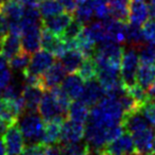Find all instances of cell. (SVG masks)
Here are the masks:
<instances>
[{
    "label": "cell",
    "instance_id": "6da1fadb",
    "mask_svg": "<svg viewBox=\"0 0 155 155\" xmlns=\"http://www.w3.org/2000/svg\"><path fill=\"white\" fill-rule=\"evenodd\" d=\"M124 110L118 97L104 96L96 105L93 106L88 122L104 128L121 124Z\"/></svg>",
    "mask_w": 155,
    "mask_h": 155
},
{
    "label": "cell",
    "instance_id": "7a4b0ae2",
    "mask_svg": "<svg viewBox=\"0 0 155 155\" xmlns=\"http://www.w3.org/2000/svg\"><path fill=\"white\" fill-rule=\"evenodd\" d=\"M124 49L116 43L107 41L100 44V47L96 49L94 60L98 69L119 72L123 60Z\"/></svg>",
    "mask_w": 155,
    "mask_h": 155
},
{
    "label": "cell",
    "instance_id": "3957f363",
    "mask_svg": "<svg viewBox=\"0 0 155 155\" xmlns=\"http://www.w3.org/2000/svg\"><path fill=\"white\" fill-rule=\"evenodd\" d=\"M139 55L135 49H129L124 52L120 66V79L124 90L127 86L136 82V73L139 67Z\"/></svg>",
    "mask_w": 155,
    "mask_h": 155
},
{
    "label": "cell",
    "instance_id": "277c9868",
    "mask_svg": "<svg viewBox=\"0 0 155 155\" xmlns=\"http://www.w3.org/2000/svg\"><path fill=\"white\" fill-rule=\"evenodd\" d=\"M21 132L29 141H40L45 130L43 119L36 113H27L19 123Z\"/></svg>",
    "mask_w": 155,
    "mask_h": 155
},
{
    "label": "cell",
    "instance_id": "5b68a950",
    "mask_svg": "<svg viewBox=\"0 0 155 155\" xmlns=\"http://www.w3.org/2000/svg\"><path fill=\"white\" fill-rule=\"evenodd\" d=\"M25 139L18 124L8 126L3 134V143L8 155H22L25 150Z\"/></svg>",
    "mask_w": 155,
    "mask_h": 155
},
{
    "label": "cell",
    "instance_id": "8992f818",
    "mask_svg": "<svg viewBox=\"0 0 155 155\" xmlns=\"http://www.w3.org/2000/svg\"><path fill=\"white\" fill-rule=\"evenodd\" d=\"M108 155H137L130 133L124 132L118 138L109 143L104 148Z\"/></svg>",
    "mask_w": 155,
    "mask_h": 155
},
{
    "label": "cell",
    "instance_id": "52a82bcc",
    "mask_svg": "<svg viewBox=\"0 0 155 155\" xmlns=\"http://www.w3.org/2000/svg\"><path fill=\"white\" fill-rule=\"evenodd\" d=\"M41 33L42 25H37L28 27L22 30L21 33V46L22 50L30 54H34L41 48Z\"/></svg>",
    "mask_w": 155,
    "mask_h": 155
},
{
    "label": "cell",
    "instance_id": "ba28073f",
    "mask_svg": "<svg viewBox=\"0 0 155 155\" xmlns=\"http://www.w3.org/2000/svg\"><path fill=\"white\" fill-rule=\"evenodd\" d=\"M38 113L45 121L60 116L67 117V114L63 112V110L58 104L57 100L55 99L53 93L50 90L45 91V93H43L42 99H41L38 106Z\"/></svg>",
    "mask_w": 155,
    "mask_h": 155
},
{
    "label": "cell",
    "instance_id": "9c48e42d",
    "mask_svg": "<svg viewBox=\"0 0 155 155\" xmlns=\"http://www.w3.org/2000/svg\"><path fill=\"white\" fill-rule=\"evenodd\" d=\"M41 49L52 53L57 58H60L68 51L67 45L61 39L60 35L43 28L41 33Z\"/></svg>",
    "mask_w": 155,
    "mask_h": 155
},
{
    "label": "cell",
    "instance_id": "30bf717a",
    "mask_svg": "<svg viewBox=\"0 0 155 155\" xmlns=\"http://www.w3.org/2000/svg\"><path fill=\"white\" fill-rule=\"evenodd\" d=\"M55 62V56L50 52L41 49L35 52L31 58L28 68L25 71L36 76H42Z\"/></svg>",
    "mask_w": 155,
    "mask_h": 155
},
{
    "label": "cell",
    "instance_id": "8fae6325",
    "mask_svg": "<svg viewBox=\"0 0 155 155\" xmlns=\"http://www.w3.org/2000/svg\"><path fill=\"white\" fill-rule=\"evenodd\" d=\"M64 118L65 117L60 116L45 121L40 143L47 146H53L61 141V130Z\"/></svg>",
    "mask_w": 155,
    "mask_h": 155
},
{
    "label": "cell",
    "instance_id": "7c38bea8",
    "mask_svg": "<svg viewBox=\"0 0 155 155\" xmlns=\"http://www.w3.org/2000/svg\"><path fill=\"white\" fill-rule=\"evenodd\" d=\"M86 136V126L84 123L64 120L61 130V141L63 143H78Z\"/></svg>",
    "mask_w": 155,
    "mask_h": 155
},
{
    "label": "cell",
    "instance_id": "4fadbf2b",
    "mask_svg": "<svg viewBox=\"0 0 155 155\" xmlns=\"http://www.w3.org/2000/svg\"><path fill=\"white\" fill-rule=\"evenodd\" d=\"M67 70L60 61H55L54 64L42 75V83L45 91L51 90L52 88L61 85L65 78Z\"/></svg>",
    "mask_w": 155,
    "mask_h": 155
},
{
    "label": "cell",
    "instance_id": "5bb4252c",
    "mask_svg": "<svg viewBox=\"0 0 155 155\" xmlns=\"http://www.w3.org/2000/svg\"><path fill=\"white\" fill-rule=\"evenodd\" d=\"M73 19L74 18L71 13L62 12L60 14L54 15V16L42 18L41 19V25H42L43 29H47L49 31L53 32V33L61 35L65 28L70 25V23Z\"/></svg>",
    "mask_w": 155,
    "mask_h": 155
},
{
    "label": "cell",
    "instance_id": "9a60e30c",
    "mask_svg": "<svg viewBox=\"0 0 155 155\" xmlns=\"http://www.w3.org/2000/svg\"><path fill=\"white\" fill-rule=\"evenodd\" d=\"M106 96L102 86L99 84L97 79L88 81L84 87V90L80 96L79 100L84 101L89 106H94Z\"/></svg>",
    "mask_w": 155,
    "mask_h": 155
},
{
    "label": "cell",
    "instance_id": "2e32d148",
    "mask_svg": "<svg viewBox=\"0 0 155 155\" xmlns=\"http://www.w3.org/2000/svg\"><path fill=\"white\" fill-rule=\"evenodd\" d=\"M154 131L148 126L138 132L132 134V139L134 143L137 154H150L152 153V146L154 139Z\"/></svg>",
    "mask_w": 155,
    "mask_h": 155
},
{
    "label": "cell",
    "instance_id": "e0dca14e",
    "mask_svg": "<svg viewBox=\"0 0 155 155\" xmlns=\"http://www.w3.org/2000/svg\"><path fill=\"white\" fill-rule=\"evenodd\" d=\"M104 23L106 26L110 41L116 44H121L127 41V25L120 20H117L112 17L104 19Z\"/></svg>",
    "mask_w": 155,
    "mask_h": 155
},
{
    "label": "cell",
    "instance_id": "ac0fdd59",
    "mask_svg": "<svg viewBox=\"0 0 155 155\" xmlns=\"http://www.w3.org/2000/svg\"><path fill=\"white\" fill-rule=\"evenodd\" d=\"M45 90L40 87L31 86V85H25L22 88V98L25 100V111L28 113H36L38 112V106Z\"/></svg>",
    "mask_w": 155,
    "mask_h": 155
},
{
    "label": "cell",
    "instance_id": "d6986e66",
    "mask_svg": "<svg viewBox=\"0 0 155 155\" xmlns=\"http://www.w3.org/2000/svg\"><path fill=\"white\" fill-rule=\"evenodd\" d=\"M22 51V46H21V36L18 34L10 33L8 32L2 39L1 43V52L0 53L8 60H12L15 55Z\"/></svg>",
    "mask_w": 155,
    "mask_h": 155
},
{
    "label": "cell",
    "instance_id": "ffe728a7",
    "mask_svg": "<svg viewBox=\"0 0 155 155\" xmlns=\"http://www.w3.org/2000/svg\"><path fill=\"white\" fill-rule=\"evenodd\" d=\"M60 86L72 100H78L84 90V81L79 77L78 73H70L64 78Z\"/></svg>",
    "mask_w": 155,
    "mask_h": 155
},
{
    "label": "cell",
    "instance_id": "44dd1931",
    "mask_svg": "<svg viewBox=\"0 0 155 155\" xmlns=\"http://www.w3.org/2000/svg\"><path fill=\"white\" fill-rule=\"evenodd\" d=\"M149 18V5L143 0H131L129 21L135 26H143Z\"/></svg>",
    "mask_w": 155,
    "mask_h": 155
},
{
    "label": "cell",
    "instance_id": "7402d4cb",
    "mask_svg": "<svg viewBox=\"0 0 155 155\" xmlns=\"http://www.w3.org/2000/svg\"><path fill=\"white\" fill-rule=\"evenodd\" d=\"M90 113L91 111L89 108L88 104H86L84 101L78 99L71 103L69 110H68L67 117L69 120L84 124L86 122H88Z\"/></svg>",
    "mask_w": 155,
    "mask_h": 155
},
{
    "label": "cell",
    "instance_id": "603a6c76",
    "mask_svg": "<svg viewBox=\"0 0 155 155\" xmlns=\"http://www.w3.org/2000/svg\"><path fill=\"white\" fill-rule=\"evenodd\" d=\"M108 4L112 18L128 23L131 0H108Z\"/></svg>",
    "mask_w": 155,
    "mask_h": 155
},
{
    "label": "cell",
    "instance_id": "cb8c5ba5",
    "mask_svg": "<svg viewBox=\"0 0 155 155\" xmlns=\"http://www.w3.org/2000/svg\"><path fill=\"white\" fill-rule=\"evenodd\" d=\"M121 125L124 126V131L130 133V134L138 132V131H141L143 129H147L149 126L147 120L145 119V117L143 116L140 112H135L124 116Z\"/></svg>",
    "mask_w": 155,
    "mask_h": 155
},
{
    "label": "cell",
    "instance_id": "d4e9b609",
    "mask_svg": "<svg viewBox=\"0 0 155 155\" xmlns=\"http://www.w3.org/2000/svg\"><path fill=\"white\" fill-rule=\"evenodd\" d=\"M84 54L78 50H68L60 58V62L62 63L63 67L69 73H75L79 69L80 65L84 60Z\"/></svg>",
    "mask_w": 155,
    "mask_h": 155
},
{
    "label": "cell",
    "instance_id": "484cf974",
    "mask_svg": "<svg viewBox=\"0 0 155 155\" xmlns=\"http://www.w3.org/2000/svg\"><path fill=\"white\" fill-rule=\"evenodd\" d=\"M0 9L8 23H18L25 14V5L18 0H10Z\"/></svg>",
    "mask_w": 155,
    "mask_h": 155
},
{
    "label": "cell",
    "instance_id": "4316f807",
    "mask_svg": "<svg viewBox=\"0 0 155 155\" xmlns=\"http://www.w3.org/2000/svg\"><path fill=\"white\" fill-rule=\"evenodd\" d=\"M84 32L95 44H104L107 43V41H110L106 26L101 21H96V23H90L89 26L84 27Z\"/></svg>",
    "mask_w": 155,
    "mask_h": 155
},
{
    "label": "cell",
    "instance_id": "83f0119b",
    "mask_svg": "<svg viewBox=\"0 0 155 155\" xmlns=\"http://www.w3.org/2000/svg\"><path fill=\"white\" fill-rule=\"evenodd\" d=\"M155 81V64H139L136 82L143 88H149Z\"/></svg>",
    "mask_w": 155,
    "mask_h": 155
},
{
    "label": "cell",
    "instance_id": "f1b7e54d",
    "mask_svg": "<svg viewBox=\"0 0 155 155\" xmlns=\"http://www.w3.org/2000/svg\"><path fill=\"white\" fill-rule=\"evenodd\" d=\"M95 2L96 0H78L75 11L76 19L81 21L82 23L90 21L95 14Z\"/></svg>",
    "mask_w": 155,
    "mask_h": 155
},
{
    "label": "cell",
    "instance_id": "f546056e",
    "mask_svg": "<svg viewBox=\"0 0 155 155\" xmlns=\"http://www.w3.org/2000/svg\"><path fill=\"white\" fill-rule=\"evenodd\" d=\"M124 93H128L130 97H132L139 105L143 107L146 103H148L149 101H151V96L148 91H146V88H143L141 85H139L137 82H135L134 84L127 86L124 88Z\"/></svg>",
    "mask_w": 155,
    "mask_h": 155
},
{
    "label": "cell",
    "instance_id": "4dcf8cb0",
    "mask_svg": "<svg viewBox=\"0 0 155 155\" xmlns=\"http://www.w3.org/2000/svg\"><path fill=\"white\" fill-rule=\"evenodd\" d=\"M77 73L84 82H88V81L94 80V79L97 78L98 67L94 58H84L82 64L80 65L79 69L77 70Z\"/></svg>",
    "mask_w": 155,
    "mask_h": 155
},
{
    "label": "cell",
    "instance_id": "1f68e13d",
    "mask_svg": "<svg viewBox=\"0 0 155 155\" xmlns=\"http://www.w3.org/2000/svg\"><path fill=\"white\" fill-rule=\"evenodd\" d=\"M38 10L42 18H47V17H51L65 12L57 0H40L38 4Z\"/></svg>",
    "mask_w": 155,
    "mask_h": 155
},
{
    "label": "cell",
    "instance_id": "d6a6232c",
    "mask_svg": "<svg viewBox=\"0 0 155 155\" xmlns=\"http://www.w3.org/2000/svg\"><path fill=\"white\" fill-rule=\"evenodd\" d=\"M60 155H91V147L86 143H64L59 148Z\"/></svg>",
    "mask_w": 155,
    "mask_h": 155
},
{
    "label": "cell",
    "instance_id": "836d02e7",
    "mask_svg": "<svg viewBox=\"0 0 155 155\" xmlns=\"http://www.w3.org/2000/svg\"><path fill=\"white\" fill-rule=\"evenodd\" d=\"M84 29V26L81 21H79L78 19H73L70 23V25L65 28V30L62 32V34L60 35V37L63 41H74L80 35L82 31Z\"/></svg>",
    "mask_w": 155,
    "mask_h": 155
},
{
    "label": "cell",
    "instance_id": "e575fe53",
    "mask_svg": "<svg viewBox=\"0 0 155 155\" xmlns=\"http://www.w3.org/2000/svg\"><path fill=\"white\" fill-rule=\"evenodd\" d=\"M32 54L28 53L25 51H21L20 53H18L17 55H15L12 60L8 61V67L13 70L17 71H25L28 68L30 62H31Z\"/></svg>",
    "mask_w": 155,
    "mask_h": 155
},
{
    "label": "cell",
    "instance_id": "d590c367",
    "mask_svg": "<svg viewBox=\"0 0 155 155\" xmlns=\"http://www.w3.org/2000/svg\"><path fill=\"white\" fill-rule=\"evenodd\" d=\"M50 91L53 93V96L55 97V99L57 100V102L60 105V107H61L63 110V112L67 114L68 110H69L70 105H71V103H72L71 98L67 95V93L63 90L62 87L60 86V85L59 86H56V87H54V88H52Z\"/></svg>",
    "mask_w": 155,
    "mask_h": 155
},
{
    "label": "cell",
    "instance_id": "8d00e7d4",
    "mask_svg": "<svg viewBox=\"0 0 155 155\" xmlns=\"http://www.w3.org/2000/svg\"><path fill=\"white\" fill-rule=\"evenodd\" d=\"M138 55L141 64H155V46L151 44L141 46Z\"/></svg>",
    "mask_w": 155,
    "mask_h": 155
},
{
    "label": "cell",
    "instance_id": "74e56055",
    "mask_svg": "<svg viewBox=\"0 0 155 155\" xmlns=\"http://www.w3.org/2000/svg\"><path fill=\"white\" fill-rule=\"evenodd\" d=\"M127 41H130L133 45H140L141 41H145L143 36V31L139 26L127 25Z\"/></svg>",
    "mask_w": 155,
    "mask_h": 155
},
{
    "label": "cell",
    "instance_id": "f35d334b",
    "mask_svg": "<svg viewBox=\"0 0 155 155\" xmlns=\"http://www.w3.org/2000/svg\"><path fill=\"white\" fill-rule=\"evenodd\" d=\"M143 31V36L146 41L149 44L155 46V20L154 19H150L147 20L143 25L141 28Z\"/></svg>",
    "mask_w": 155,
    "mask_h": 155
},
{
    "label": "cell",
    "instance_id": "ab89813d",
    "mask_svg": "<svg viewBox=\"0 0 155 155\" xmlns=\"http://www.w3.org/2000/svg\"><path fill=\"white\" fill-rule=\"evenodd\" d=\"M140 113L147 120L148 123L155 128V102L149 101L148 103H146L141 107Z\"/></svg>",
    "mask_w": 155,
    "mask_h": 155
},
{
    "label": "cell",
    "instance_id": "60d3db41",
    "mask_svg": "<svg viewBox=\"0 0 155 155\" xmlns=\"http://www.w3.org/2000/svg\"><path fill=\"white\" fill-rule=\"evenodd\" d=\"M95 15L99 19H107L110 17L108 0H96L95 2Z\"/></svg>",
    "mask_w": 155,
    "mask_h": 155
},
{
    "label": "cell",
    "instance_id": "b9f144b4",
    "mask_svg": "<svg viewBox=\"0 0 155 155\" xmlns=\"http://www.w3.org/2000/svg\"><path fill=\"white\" fill-rule=\"evenodd\" d=\"M47 147L48 146L43 145L42 143H32V145H30L29 147L25 148V150L22 155H45Z\"/></svg>",
    "mask_w": 155,
    "mask_h": 155
},
{
    "label": "cell",
    "instance_id": "7bdbcfd3",
    "mask_svg": "<svg viewBox=\"0 0 155 155\" xmlns=\"http://www.w3.org/2000/svg\"><path fill=\"white\" fill-rule=\"evenodd\" d=\"M8 68L10 67L0 71V90H3L12 81V73Z\"/></svg>",
    "mask_w": 155,
    "mask_h": 155
},
{
    "label": "cell",
    "instance_id": "ee69618b",
    "mask_svg": "<svg viewBox=\"0 0 155 155\" xmlns=\"http://www.w3.org/2000/svg\"><path fill=\"white\" fill-rule=\"evenodd\" d=\"M61 6L63 8V10L68 13H75L76 8H77V3H78V0H57Z\"/></svg>",
    "mask_w": 155,
    "mask_h": 155
},
{
    "label": "cell",
    "instance_id": "f6af8a7d",
    "mask_svg": "<svg viewBox=\"0 0 155 155\" xmlns=\"http://www.w3.org/2000/svg\"><path fill=\"white\" fill-rule=\"evenodd\" d=\"M8 33V21L0 9V41Z\"/></svg>",
    "mask_w": 155,
    "mask_h": 155
},
{
    "label": "cell",
    "instance_id": "bcb514c9",
    "mask_svg": "<svg viewBox=\"0 0 155 155\" xmlns=\"http://www.w3.org/2000/svg\"><path fill=\"white\" fill-rule=\"evenodd\" d=\"M25 6H38L39 0H18Z\"/></svg>",
    "mask_w": 155,
    "mask_h": 155
},
{
    "label": "cell",
    "instance_id": "7dc6e473",
    "mask_svg": "<svg viewBox=\"0 0 155 155\" xmlns=\"http://www.w3.org/2000/svg\"><path fill=\"white\" fill-rule=\"evenodd\" d=\"M8 60H5V58H4L2 54H0V71L3 70V69L8 68Z\"/></svg>",
    "mask_w": 155,
    "mask_h": 155
},
{
    "label": "cell",
    "instance_id": "c3c4849f",
    "mask_svg": "<svg viewBox=\"0 0 155 155\" xmlns=\"http://www.w3.org/2000/svg\"><path fill=\"white\" fill-rule=\"evenodd\" d=\"M0 155H8V152H6L5 146H4L3 139L0 137Z\"/></svg>",
    "mask_w": 155,
    "mask_h": 155
},
{
    "label": "cell",
    "instance_id": "681fc988",
    "mask_svg": "<svg viewBox=\"0 0 155 155\" xmlns=\"http://www.w3.org/2000/svg\"><path fill=\"white\" fill-rule=\"evenodd\" d=\"M149 18L155 20V5H153V4L149 5Z\"/></svg>",
    "mask_w": 155,
    "mask_h": 155
},
{
    "label": "cell",
    "instance_id": "f907efd6",
    "mask_svg": "<svg viewBox=\"0 0 155 155\" xmlns=\"http://www.w3.org/2000/svg\"><path fill=\"white\" fill-rule=\"evenodd\" d=\"M8 126L6 125V124L4 123L3 121H1V120H0V136H1L2 134H4V133H5V131L8 130Z\"/></svg>",
    "mask_w": 155,
    "mask_h": 155
},
{
    "label": "cell",
    "instance_id": "816d5d0a",
    "mask_svg": "<svg viewBox=\"0 0 155 155\" xmlns=\"http://www.w3.org/2000/svg\"><path fill=\"white\" fill-rule=\"evenodd\" d=\"M149 93L151 96V98H154L155 99V81L152 83V85L149 87Z\"/></svg>",
    "mask_w": 155,
    "mask_h": 155
},
{
    "label": "cell",
    "instance_id": "f5cc1de1",
    "mask_svg": "<svg viewBox=\"0 0 155 155\" xmlns=\"http://www.w3.org/2000/svg\"><path fill=\"white\" fill-rule=\"evenodd\" d=\"M91 155H108L104 150H96V149H93L91 151Z\"/></svg>",
    "mask_w": 155,
    "mask_h": 155
},
{
    "label": "cell",
    "instance_id": "db71d44e",
    "mask_svg": "<svg viewBox=\"0 0 155 155\" xmlns=\"http://www.w3.org/2000/svg\"><path fill=\"white\" fill-rule=\"evenodd\" d=\"M152 154L155 155V135H154V139H153V146H152Z\"/></svg>",
    "mask_w": 155,
    "mask_h": 155
},
{
    "label": "cell",
    "instance_id": "11a10c76",
    "mask_svg": "<svg viewBox=\"0 0 155 155\" xmlns=\"http://www.w3.org/2000/svg\"><path fill=\"white\" fill-rule=\"evenodd\" d=\"M8 1H10V0H0V8H1L4 3H6Z\"/></svg>",
    "mask_w": 155,
    "mask_h": 155
},
{
    "label": "cell",
    "instance_id": "9f6ffc18",
    "mask_svg": "<svg viewBox=\"0 0 155 155\" xmlns=\"http://www.w3.org/2000/svg\"><path fill=\"white\" fill-rule=\"evenodd\" d=\"M150 4H153V5H155V0H150Z\"/></svg>",
    "mask_w": 155,
    "mask_h": 155
},
{
    "label": "cell",
    "instance_id": "6f0895ef",
    "mask_svg": "<svg viewBox=\"0 0 155 155\" xmlns=\"http://www.w3.org/2000/svg\"><path fill=\"white\" fill-rule=\"evenodd\" d=\"M137 155H151V154H137Z\"/></svg>",
    "mask_w": 155,
    "mask_h": 155
}]
</instances>
